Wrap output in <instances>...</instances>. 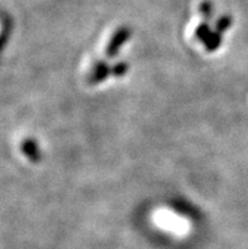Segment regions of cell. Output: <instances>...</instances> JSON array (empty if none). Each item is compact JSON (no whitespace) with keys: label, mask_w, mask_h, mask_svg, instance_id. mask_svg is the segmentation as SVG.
Instances as JSON below:
<instances>
[]
</instances>
